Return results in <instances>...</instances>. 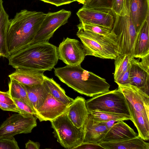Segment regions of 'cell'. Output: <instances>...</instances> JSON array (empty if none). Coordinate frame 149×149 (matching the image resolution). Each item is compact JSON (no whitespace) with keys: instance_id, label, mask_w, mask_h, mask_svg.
Segmentation results:
<instances>
[{"instance_id":"obj_1","label":"cell","mask_w":149,"mask_h":149,"mask_svg":"<svg viewBox=\"0 0 149 149\" xmlns=\"http://www.w3.org/2000/svg\"><path fill=\"white\" fill-rule=\"evenodd\" d=\"M46 15L42 12L24 9L9 19L6 44L10 56L31 45Z\"/></svg>"},{"instance_id":"obj_2","label":"cell","mask_w":149,"mask_h":149,"mask_svg":"<svg viewBox=\"0 0 149 149\" xmlns=\"http://www.w3.org/2000/svg\"><path fill=\"white\" fill-rule=\"evenodd\" d=\"M57 48L49 42L31 45L10 55L8 64L15 69L51 71L58 61Z\"/></svg>"},{"instance_id":"obj_3","label":"cell","mask_w":149,"mask_h":149,"mask_svg":"<svg viewBox=\"0 0 149 149\" xmlns=\"http://www.w3.org/2000/svg\"><path fill=\"white\" fill-rule=\"evenodd\" d=\"M54 72L62 82L78 93L93 97L109 91L105 79L83 69L80 65L54 68Z\"/></svg>"},{"instance_id":"obj_4","label":"cell","mask_w":149,"mask_h":149,"mask_svg":"<svg viewBox=\"0 0 149 149\" xmlns=\"http://www.w3.org/2000/svg\"><path fill=\"white\" fill-rule=\"evenodd\" d=\"M130 1L131 0H124L121 11L116 15L111 33L104 36L113 45L118 55L129 54L134 57L139 34L130 15Z\"/></svg>"},{"instance_id":"obj_5","label":"cell","mask_w":149,"mask_h":149,"mask_svg":"<svg viewBox=\"0 0 149 149\" xmlns=\"http://www.w3.org/2000/svg\"><path fill=\"white\" fill-rule=\"evenodd\" d=\"M117 84L125 97L132 122L138 130V135L144 140H148L149 95L130 84Z\"/></svg>"},{"instance_id":"obj_6","label":"cell","mask_w":149,"mask_h":149,"mask_svg":"<svg viewBox=\"0 0 149 149\" xmlns=\"http://www.w3.org/2000/svg\"><path fill=\"white\" fill-rule=\"evenodd\" d=\"M66 112L50 121L54 130L53 133L63 147L68 149H75L83 143L84 128L75 126L69 119Z\"/></svg>"},{"instance_id":"obj_7","label":"cell","mask_w":149,"mask_h":149,"mask_svg":"<svg viewBox=\"0 0 149 149\" xmlns=\"http://www.w3.org/2000/svg\"><path fill=\"white\" fill-rule=\"evenodd\" d=\"M86 103L89 113L97 110L131 116L125 97L118 88L93 97Z\"/></svg>"},{"instance_id":"obj_8","label":"cell","mask_w":149,"mask_h":149,"mask_svg":"<svg viewBox=\"0 0 149 149\" xmlns=\"http://www.w3.org/2000/svg\"><path fill=\"white\" fill-rule=\"evenodd\" d=\"M78 29L76 35L83 44L86 56L114 59L118 56L113 45L104 36Z\"/></svg>"},{"instance_id":"obj_9","label":"cell","mask_w":149,"mask_h":149,"mask_svg":"<svg viewBox=\"0 0 149 149\" xmlns=\"http://www.w3.org/2000/svg\"><path fill=\"white\" fill-rule=\"evenodd\" d=\"M36 118L31 114L18 113L12 115L0 126V138L30 133L37 126Z\"/></svg>"},{"instance_id":"obj_10","label":"cell","mask_w":149,"mask_h":149,"mask_svg":"<svg viewBox=\"0 0 149 149\" xmlns=\"http://www.w3.org/2000/svg\"><path fill=\"white\" fill-rule=\"evenodd\" d=\"M71 14L70 11L64 9L46 13L45 17L31 45L48 42L55 32L68 22Z\"/></svg>"},{"instance_id":"obj_11","label":"cell","mask_w":149,"mask_h":149,"mask_svg":"<svg viewBox=\"0 0 149 149\" xmlns=\"http://www.w3.org/2000/svg\"><path fill=\"white\" fill-rule=\"evenodd\" d=\"M57 49L58 59L67 65H80L86 56L83 45L74 39L64 38Z\"/></svg>"},{"instance_id":"obj_12","label":"cell","mask_w":149,"mask_h":149,"mask_svg":"<svg viewBox=\"0 0 149 149\" xmlns=\"http://www.w3.org/2000/svg\"><path fill=\"white\" fill-rule=\"evenodd\" d=\"M140 58H131L129 84L149 95V54Z\"/></svg>"},{"instance_id":"obj_13","label":"cell","mask_w":149,"mask_h":149,"mask_svg":"<svg viewBox=\"0 0 149 149\" xmlns=\"http://www.w3.org/2000/svg\"><path fill=\"white\" fill-rule=\"evenodd\" d=\"M80 22L99 26L112 30L116 15L111 10H100L81 8L77 13Z\"/></svg>"},{"instance_id":"obj_14","label":"cell","mask_w":149,"mask_h":149,"mask_svg":"<svg viewBox=\"0 0 149 149\" xmlns=\"http://www.w3.org/2000/svg\"><path fill=\"white\" fill-rule=\"evenodd\" d=\"M69 106L57 100L48 93L44 102L37 110L35 116L40 122L50 121L65 113Z\"/></svg>"},{"instance_id":"obj_15","label":"cell","mask_w":149,"mask_h":149,"mask_svg":"<svg viewBox=\"0 0 149 149\" xmlns=\"http://www.w3.org/2000/svg\"><path fill=\"white\" fill-rule=\"evenodd\" d=\"M83 142L99 143L109 129L103 122L95 120L89 113L84 123Z\"/></svg>"},{"instance_id":"obj_16","label":"cell","mask_w":149,"mask_h":149,"mask_svg":"<svg viewBox=\"0 0 149 149\" xmlns=\"http://www.w3.org/2000/svg\"><path fill=\"white\" fill-rule=\"evenodd\" d=\"M86 103L84 98L78 96L69 105L66 112L70 120L78 128L84 127L89 113Z\"/></svg>"},{"instance_id":"obj_17","label":"cell","mask_w":149,"mask_h":149,"mask_svg":"<svg viewBox=\"0 0 149 149\" xmlns=\"http://www.w3.org/2000/svg\"><path fill=\"white\" fill-rule=\"evenodd\" d=\"M138 135L123 121H120L109 129L100 142L120 141L135 138Z\"/></svg>"},{"instance_id":"obj_18","label":"cell","mask_w":149,"mask_h":149,"mask_svg":"<svg viewBox=\"0 0 149 149\" xmlns=\"http://www.w3.org/2000/svg\"><path fill=\"white\" fill-rule=\"evenodd\" d=\"M130 13L136 31L139 34L149 16V0H131Z\"/></svg>"},{"instance_id":"obj_19","label":"cell","mask_w":149,"mask_h":149,"mask_svg":"<svg viewBox=\"0 0 149 149\" xmlns=\"http://www.w3.org/2000/svg\"><path fill=\"white\" fill-rule=\"evenodd\" d=\"M44 72L30 69L17 68L8 75L10 79L16 80L24 85L32 86L43 84Z\"/></svg>"},{"instance_id":"obj_20","label":"cell","mask_w":149,"mask_h":149,"mask_svg":"<svg viewBox=\"0 0 149 149\" xmlns=\"http://www.w3.org/2000/svg\"><path fill=\"white\" fill-rule=\"evenodd\" d=\"M99 144L105 149H149V143L139 135L136 137L120 141L100 142Z\"/></svg>"},{"instance_id":"obj_21","label":"cell","mask_w":149,"mask_h":149,"mask_svg":"<svg viewBox=\"0 0 149 149\" xmlns=\"http://www.w3.org/2000/svg\"><path fill=\"white\" fill-rule=\"evenodd\" d=\"M149 54V16L139 33L134 50V57L141 58Z\"/></svg>"},{"instance_id":"obj_22","label":"cell","mask_w":149,"mask_h":149,"mask_svg":"<svg viewBox=\"0 0 149 149\" xmlns=\"http://www.w3.org/2000/svg\"><path fill=\"white\" fill-rule=\"evenodd\" d=\"M24 85L32 107L36 112L44 102L48 93L43 84L32 86Z\"/></svg>"},{"instance_id":"obj_23","label":"cell","mask_w":149,"mask_h":149,"mask_svg":"<svg viewBox=\"0 0 149 149\" xmlns=\"http://www.w3.org/2000/svg\"><path fill=\"white\" fill-rule=\"evenodd\" d=\"M0 0V56L8 58L10 56L7 47L6 36L9 22V16Z\"/></svg>"},{"instance_id":"obj_24","label":"cell","mask_w":149,"mask_h":149,"mask_svg":"<svg viewBox=\"0 0 149 149\" xmlns=\"http://www.w3.org/2000/svg\"><path fill=\"white\" fill-rule=\"evenodd\" d=\"M43 84L48 93L58 101L69 105L73 101L66 95L64 90L53 78L44 76Z\"/></svg>"},{"instance_id":"obj_25","label":"cell","mask_w":149,"mask_h":149,"mask_svg":"<svg viewBox=\"0 0 149 149\" xmlns=\"http://www.w3.org/2000/svg\"><path fill=\"white\" fill-rule=\"evenodd\" d=\"M8 85V91L12 98L21 100L33 108L28 98L26 88L24 85L13 79H10Z\"/></svg>"},{"instance_id":"obj_26","label":"cell","mask_w":149,"mask_h":149,"mask_svg":"<svg viewBox=\"0 0 149 149\" xmlns=\"http://www.w3.org/2000/svg\"><path fill=\"white\" fill-rule=\"evenodd\" d=\"M93 119L98 121L104 122L111 120H117L119 121L130 120L132 121L131 116L126 114L115 113L97 110H93L90 112Z\"/></svg>"},{"instance_id":"obj_27","label":"cell","mask_w":149,"mask_h":149,"mask_svg":"<svg viewBox=\"0 0 149 149\" xmlns=\"http://www.w3.org/2000/svg\"><path fill=\"white\" fill-rule=\"evenodd\" d=\"M132 57L129 54L118 55L114 59L115 69L114 80H116L126 68L130 62Z\"/></svg>"},{"instance_id":"obj_28","label":"cell","mask_w":149,"mask_h":149,"mask_svg":"<svg viewBox=\"0 0 149 149\" xmlns=\"http://www.w3.org/2000/svg\"><path fill=\"white\" fill-rule=\"evenodd\" d=\"M113 0H86L81 7L100 10H111Z\"/></svg>"},{"instance_id":"obj_29","label":"cell","mask_w":149,"mask_h":149,"mask_svg":"<svg viewBox=\"0 0 149 149\" xmlns=\"http://www.w3.org/2000/svg\"><path fill=\"white\" fill-rule=\"evenodd\" d=\"M77 26L78 29L81 28L104 36L110 34L111 31L109 29L99 26L81 22Z\"/></svg>"},{"instance_id":"obj_30","label":"cell","mask_w":149,"mask_h":149,"mask_svg":"<svg viewBox=\"0 0 149 149\" xmlns=\"http://www.w3.org/2000/svg\"><path fill=\"white\" fill-rule=\"evenodd\" d=\"M19 113L24 114H31L34 116L36 111L30 106L24 102L17 99L12 98Z\"/></svg>"},{"instance_id":"obj_31","label":"cell","mask_w":149,"mask_h":149,"mask_svg":"<svg viewBox=\"0 0 149 149\" xmlns=\"http://www.w3.org/2000/svg\"><path fill=\"white\" fill-rule=\"evenodd\" d=\"M14 137L0 138V149H19Z\"/></svg>"},{"instance_id":"obj_32","label":"cell","mask_w":149,"mask_h":149,"mask_svg":"<svg viewBox=\"0 0 149 149\" xmlns=\"http://www.w3.org/2000/svg\"><path fill=\"white\" fill-rule=\"evenodd\" d=\"M130 62L119 76L114 81L117 84L125 85L130 83Z\"/></svg>"},{"instance_id":"obj_33","label":"cell","mask_w":149,"mask_h":149,"mask_svg":"<svg viewBox=\"0 0 149 149\" xmlns=\"http://www.w3.org/2000/svg\"><path fill=\"white\" fill-rule=\"evenodd\" d=\"M124 0H113L111 10L116 15L120 12L123 7Z\"/></svg>"},{"instance_id":"obj_34","label":"cell","mask_w":149,"mask_h":149,"mask_svg":"<svg viewBox=\"0 0 149 149\" xmlns=\"http://www.w3.org/2000/svg\"><path fill=\"white\" fill-rule=\"evenodd\" d=\"M0 102L12 105H15L8 91L3 92L0 91Z\"/></svg>"},{"instance_id":"obj_35","label":"cell","mask_w":149,"mask_h":149,"mask_svg":"<svg viewBox=\"0 0 149 149\" xmlns=\"http://www.w3.org/2000/svg\"><path fill=\"white\" fill-rule=\"evenodd\" d=\"M95 149L104 148L99 144V143L83 142L80 145L77 147L75 149Z\"/></svg>"},{"instance_id":"obj_36","label":"cell","mask_w":149,"mask_h":149,"mask_svg":"<svg viewBox=\"0 0 149 149\" xmlns=\"http://www.w3.org/2000/svg\"><path fill=\"white\" fill-rule=\"evenodd\" d=\"M44 2L52 4L58 7L61 6L68 4L76 0H39Z\"/></svg>"},{"instance_id":"obj_37","label":"cell","mask_w":149,"mask_h":149,"mask_svg":"<svg viewBox=\"0 0 149 149\" xmlns=\"http://www.w3.org/2000/svg\"><path fill=\"white\" fill-rule=\"evenodd\" d=\"M0 108L3 111H8L19 113L17 107L15 105L8 104L0 102Z\"/></svg>"},{"instance_id":"obj_38","label":"cell","mask_w":149,"mask_h":149,"mask_svg":"<svg viewBox=\"0 0 149 149\" xmlns=\"http://www.w3.org/2000/svg\"><path fill=\"white\" fill-rule=\"evenodd\" d=\"M40 146L39 142H35L29 140L25 144V148L26 149H39Z\"/></svg>"},{"instance_id":"obj_39","label":"cell","mask_w":149,"mask_h":149,"mask_svg":"<svg viewBox=\"0 0 149 149\" xmlns=\"http://www.w3.org/2000/svg\"><path fill=\"white\" fill-rule=\"evenodd\" d=\"M120 121L117 120H111L106 121L103 122L106 125L108 129L111 127L116 123Z\"/></svg>"},{"instance_id":"obj_40","label":"cell","mask_w":149,"mask_h":149,"mask_svg":"<svg viewBox=\"0 0 149 149\" xmlns=\"http://www.w3.org/2000/svg\"><path fill=\"white\" fill-rule=\"evenodd\" d=\"M86 0H76L78 3L83 4Z\"/></svg>"}]
</instances>
